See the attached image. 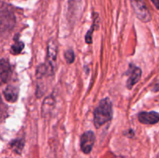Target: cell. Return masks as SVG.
<instances>
[{
    "mask_svg": "<svg viewBox=\"0 0 159 158\" xmlns=\"http://www.w3.org/2000/svg\"><path fill=\"white\" fill-rule=\"evenodd\" d=\"M93 115V120L96 129L111 121L113 118V105L109 98H105L99 102L98 106L95 108Z\"/></svg>",
    "mask_w": 159,
    "mask_h": 158,
    "instance_id": "obj_1",
    "label": "cell"
},
{
    "mask_svg": "<svg viewBox=\"0 0 159 158\" xmlns=\"http://www.w3.org/2000/svg\"><path fill=\"white\" fill-rule=\"evenodd\" d=\"M130 4L137 17L141 21L148 23L152 20V15L142 0H130Z\"/></svg>",
    "mask_w": 159,
    "mask_h": 158,
    "instance_id": "obj_2",
    "label": "cell"
},
{
    "mask_svg": "<svg viewBox=\"0 0 159 158\" xmlns=\"http://www.w3.org/2000/svg\"><path fill=\"white\" fill-rule=\"evenodd\" d=\"M96 142V136L93 131H87L81 136L80 147L82 151L85 154H89L93 150Z\"/></svg>",
    "mask_w": 159,
    "mask_h": 158,
    "instance_id": "obj_3",
    "label": "cell"
},
{
    "mask_svg": "<svg viewBox=\"0 0 159 158\" xmlns=\"http://www.w3.org/2000/svg\"><path fill=\"white\" fill-rule=\"evenodd\" d=\"M57 56V41L54 39L49 40L48 45V66L54 71Z\"/></svg>",
    "mask_w": 159,
    "mask_h": 158,
    "instance_id": "obj_4",
    "label": "cell"
},
{
    "mask_svg": "<svg viewBox=\"0 0 159 158\" xmlns=\"http://www.w3.org/2000/svg\"><path fill=\"white\" fill-rule=\"evenodd\" d=\"M138 120L142 124H156L159 122V113L157 112H142L138 115Z\"/></svg>",
    "mask_w": 159,
    "mask_h": 158,
    "instance_id": "obj_5",
    "label": "cell"
},
{
    "mask_svg": "<svg viewBox=\"0 0 159 158\" xmlns=\"http://www.w3.org/2000/svg\"><path fill=\"white\" fill-rule=\"evenodd\" d=\"M130 75H129L128 79L127 81V87L128 89H131L134 85L139 81L141 77V74H142L141 69L138 67L130 68Z\"/></svg>",
    "mask_w": 159,
    "mask_h": 158,
    "instance_id": "obj_6",
    "label": "cell"
},
{
    "mask_svg": "<svg viewBox=\"0 0 159 158\" xmlns=\"http://www.w3.org/2000/svg\"><path fill=\"white\" fill-rule=\"evenodd\" d=\"M12 75V68L7 60L2 59L0 64V77L2 83H6Z\"/></svg>",
    "mask_w": 159,
    "mask_h": 158,
    "instance_id": "obj_7",
    "label": "cell"
},
{
    "mask_svg": "<svg viewBox=\"0 0 159 158\" xmlns=\"http://www.w3.org/2000/svg\"><path fill=\"white\" fill-rule=\"evenodd\" d=\"M19 89L14 85H8L3 91L5 99L9 102H16L18 99Z\"/></svg>",
    "mask_w": 159,
    "mask_h": 158,
    "instance_id": "obj_8",
    "label": "cell"
},
{
    "mask_svg": "<svg viewBox=\"0 0 159 158\" xmlns=\"http://www.w3.org/2000/svg\"><path fill=\"white\" fill-rule=\"evenodd\" d=\"M9 145L14 152L16 153H20L24 147V140L22 139H14V140H12Z\"/></svg>",
    "mask_w": 159,
    "mask_h": 158,
    "instance_id": "obj_9",
    "label": "cell"
},
{
    "mask_svg": "<svg viewBox=\"0 0 159 158\" xmlns=\"http://www.w3.org/2000/svg\"><path fill=\"white\" fill-rule=\"evenodd\" d=\"M23 48H24V43L20 40H17L11 46L10 53L13 55H17L23 51Z\"/></svg>",
    "mask_w": 159,
    "mask_h": 158,
    "instance_id": "obj_10",
    "label": "cell"
},
{
    "mask_svg": "<svg viewBox=\"0 0 159 158\" xmlns=\"http://www.w3.org/2000/svg\"><path fill=\"white\" fill-rule=\"evenodd\" d=\"M54 105V101L51 97H48L43 102V106H42V113L43 115H46L51 111V106Z\"/></svg>",
    "mask_w": 159,
    "mask_h": 158,
    "instance_id": "obj_11",
    "label": "cell"
},
{
    "mask_svg": "<svg viewBox=\"0 0 159 158\" xmlns=\"http://www.w3.org/2000/svg\"><path fill=\"white\" fill-rule=\"evenodd\" d=\"M96 20H97V15H96V17H95V18H94L93 24L92 25L90 29L88 31V32H87L86 35H85V42H86L87 43H89V44H91L92 41H93V37H92V36H93V33L94 32L95 26H96Z\"/></svg>",
    "mask_w": 159,
    "mask_h": 158,
    "instance_id": "obj_12",
    "label": "cell"
},
{
    "mask_svg": "<svg viewBox=\"0 0 159 158\" xmlns=\"http://www.w3.org/2000/svg\"><path fill=\"white\" fill-rule=\"evenodd\" d=\"M65 57L67 63L72 64L75 60V57L74 51H73L71 49H69L68 50H66V52L65 53Z\"/></svg>",
    "mask_w": 159,
    "mask_h": 158,
    "instance_id": "obj_13",
    "label": "cell"
},
{
    "mask_svg": "<svg viewBox=\"0 0 159 158\" xmlns=\"http://www.w3.org/2000/svg\"><path fill=\"white\" fill-rule=\"evenodd\" d=\"M151 1L152 2L154 6H155L157 9H159V0H151Z\"/></svg>",
    "mask_w": 159,
    "mask_h": 158,
    "instance_id": "obj_14",
    "label": "cell"
}]
</instances>
